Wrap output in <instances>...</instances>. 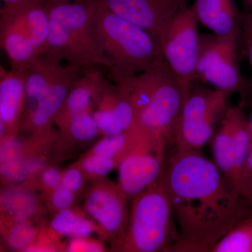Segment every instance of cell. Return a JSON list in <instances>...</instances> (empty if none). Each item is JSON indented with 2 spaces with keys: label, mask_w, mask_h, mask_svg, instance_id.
<instances>
[{
  "label": "cell",
  "mask_w": 252,
  "mask_h": 252,
  "mask_svg": "<svg viewBox=\"0 0 252 252\" xmlns=\"http://www.w3.org/2000/svg\"><path fill=\"white\" fill-rule=\"evenodd\" d=\"M241 32H243L249 63L252 71V10L242 15Z\"/></svg>",
  "instance_id": "f546056e"
},
{
  "label": "cell",
  "mask_w": 252,
  "mask_h": 252,
  "mask_svg": "<svg viewBox=\"0 0 252 252\" xmlns=\"http://www.w3.org/2000/svg\"><path fill=\"white\" fill-rule=\"evenodd\" d=\"M46 2V1H45ZM44 1H25L2 6L27 32L28 36L41 56L47 44L50 28V18Z\"/></svg>",
  "instance_id": "e0dca14e"
},
{
  "label": "cell",
  "mask_w": 252,
  "mask_h": 252,
  "mask_svg": "<svg viewBox=\"0 0 252 252\" xmlns=\"http://www.w3.org/2000/svg\"><path fill=\"white\" fill-rule=\"evenodd\" d=\"M90 180L84 192V210L98 227L99 236L112 243L125 230L130 198L106 177Z\"/></svg>",
  "instance_id": "30bf717a"
},
{
  "label": "cell",
  "mask_w": 252,
  "mask_h": 252,
  "mask_svg": "<svg viewBox=\"0 0 252 252\" xmlns=\"http://www.w3.org/2000/svg\"><path fill=\"white\" fill-rule=\"evenodd\" d=\"M26 72L12 69L0 79L1 139L15 137L21 128L26 104Z\"/></svg>",
  "instance_id": "9a60e30c"
},
{
  "label": "cell",
  "mask_w": 252,
  "mask_h": 252,
  "mask_svg": "<svg viewBox=\"0 0 252 252\" xmlns=\"http://www.w3.org/2000/svg\"><path fill=\"white\" fill-rule=\"evenodd\" d=\"M248 121L240 107H227L212 142L214 162L232 189L243 197L244 174L250 149Z\"/></svg>",
  "instance_id": "9c48e42d"
},
{
  "label": "cell",
  "mask_w": 252,
  "mask_h": 252,
  "mask_svg": "<svg viewBox=\"0 0 252 252\" xmlns=\"http://www.w3.org/2000/svg\"><path fill=\"white\" fill-rule=\"evenodd\" d=\"M59 127L64 137L78 143H89L102 135L91 111L74 116Z\"/></svg>",
  "instance_id": "603a6c76"
},
{
  "label": "cell",
  "mask_w": 252,
  "mask_h": 252,
  "mask_svg": "<svg viewBox=\"0 0 252 252\" xmlns=\"http://www.w3.org/2000/svg\"><path fill=\"white\" fill-rule=\"evenodd\" d=\"M93 115L101 134L117 135L130 130L136 124L135 110L117 84L101 74Z\"/></svg>",
  "instance_id": "4fadbf2b"
},
{
  "label": "cell",
  "mask_w": 252,
  "mask_h": 252,
  "mask_svg": "<svg viewBox=\"0 0 252 252\" xmlns=\"http://www.w3.org/2000/svg\"><path fill=\"white\" fill-rule=\"evenodd\" d=\"M86 178L89 180L104 178L118 165L116 158L102 154L88 152L77 162Z\"/></svg>",
  "instance_id": "484cf974"
},
{
  "label": "cell",
  "mask_w": 252,
  "mask_h": 252,
  "mask_svg": "<svg viewBox=\"0 0 252 252\" xmlns=\"http://www.w3.org/2000/svg\"><path fill=\"white\" fill-rule=\"evenodd\" d=\"M243 194L245 198L252 201V147H250L244 174Z\"/></svg>",
  "instance_id": "4dcf8cb0"
},
{
  "label": "cell",
  "mask_w": 252,
  "mask_h": 252,
  "mask_svg": "<svg viewBox=\"0 0 252 252\" xmlns=\"http://www.w3.org/2000/svg\"><path fill=\"white\" fill-rule=\"evenodd\" d=\"M36 221H18L1 224L4 241L10 250L26 252L42 228Z\"/></svg>",
  "instance_id": "d4e9b609"
},
{
  "label": "cell",
  "mask_w": 252,
  "mask_h": 252,
  "mask_svg": "<svg viewBox=\"0 0 252 252\" xmlns=\"http://www.w3.org/2000/svg\"><path fill=\"white\" fill-rule=\"evenodd\" d=\"M241 28L228 35L200 34L195 80L220 90L239 92L245 86L238 59Z\"/></svg>",
  "instance_id": "ba28073f"
},
{
  "label": "cell",
  "mask_w": 252,
  "mask_h": 252,
  "mask_svg": "<svg viewBox=\"0 0 252 252\" xmlns=\"http://www.w3.org/2000/svg\"><path fill=\"white\" fill-rule=\"evenodd\" d=\"M1 224L18 221H36L39 203L32 190L23 187L1 193Z\"/></svg>",
  "instance_id": "44dd1931"
},
{
  "label": "cell",
  "mask_w": 252,
  "mask_h": 252,
  "mask_svg": "<svg viewBox=\"0 0 252 252\" xmlns=\"http://www.w3.org/2000/svg\"><path fill=\"white\" fill-rule=\"evenodd\" d=\"M85 69L68 64L50 86L43 98L31 112L23 115L21 127L31 132L34 140L43 142L51 135V126L72 86Z\"/></svg>",
  "instance_id": "7c38bea8"
},
{
  "label": "cell",
  "mask_w": 252,
  "mask_h": 252,
  "mask_svg": "<svg viewBox=\"0 0 252 252\" xmlns=\"http://www.w3.org/2000/svg\"><path fill=\"white\" fill-rule=\"evenodd\" d=\"M62 175L63 172H61L58 167H46L38 174L37 177L33 179L32 182H28V185L32 186L24 188L32 190L33 187H36V189H41L45 195H47L60 187L62 180Z\"/></svg>",
  "instance_id": "4316f807"
},
{
  "label": "cell",
  "mask_w": 252,
  "mask_h": 252,
  "mask_svg": "<svg viewBox=\"0 0 252 252\" xmlns=\"http://www.w3.org/2000/svg\"><path fill=\"white\" fill-rule=\"evenodd\" d=\"M167 142L134 126L118 162L119 187L131 199L155 183L166 168Z\"/></svg>",
  "instance_id": "8992f818"
},
{
  "label": "cell",
  "mask_w": 252,
  "mask_h": 252,
  "mask_svg": "<svg viewBox=\"0 0 252 252\" xmlns=\"http://www.w3.org/2000/svg\"><path fill=\"white\" fill-rule=\"evenodd\" d=\"M233 94L194 84L184 99L174 128L171 142L175 149L200 151L213 137Z\"/></svg>",
  "instance_id": "5b68a950"
},
{
  "label": "cell",
  "mask_w": 252,
  "mask_h": 252,
  "mask_svg": "<svg viewBox=\"0 0 252 252\" xmlns=\"http://www.w3.org/2000/svg\"><path fill=\"white\" fill-rule=\"evenodd\" d=\"M243 2L248 11L252 10V0H243Z\"/></svg>",
  "instance_id": "d590c367"
},
{
  "label": "cell",
  "mask_w": 252,
  "mask_h": 252,
  "mask_svg": "<svg viewBox=\"0 0 252 252\" xmlns=\"http://www.w3.org/2000/svg\"><path fill=\"white\" fill-rule=\"evenodd\" d=\"M93 32L101 65L115 83L164 62L157 38L113 12L103 0H94Z\"/></svg>",
  "instance_id": "7a4b0ae2"
},
{
  "label": "cell",
  "mask_w": 252,
  "mask_h": 252,
  "mask_svg": "<svg viewBox=\"0 0 252 252\" xmlns=\"http://www.w3.org/2000/svg\"><path fill=\"white\" fill-rule=\"evenodd\" d=\"M247 128H248L249 139H250V147H252V118L251 119H248Z\"/></svg>",
  "instance_id": "d6a6232c"
},
{
  "label": "cell",
  "mask_w": 252,
  "mask_h": 252,
  "mask_svg": "<svg viewBox=\"0 0 252 252\" xmlns=\"http://www.w3.org/2000/svg\"><path fill=\"white\" fill-rule=\"evenodd\" d=\"M191 8L198 23L217 35H228L241 28L242 15L235 0H195Z\"/></svg>",
  "instance_id": "ac0fdd59"
},
{
  "label": "cell",
  "mask_w": 252,
  "mask_h": 252,
  "mask_svg": "<svg viewBox=\"0 0 252 252\" xmlns=\"http://www.w3.org/2000/svg\"><path fill=\"white\" fill-rule=\"evenodd\" d=\"M49 229L58 238L66 236L72 238H89L97 232V225L88 216L84 210L75 207L64 209L55 213L49 222Z\"/></svg>",
  "instance_id": "7402d4cb"
},
{
  "label": "cell",
  "mask_w": 252,
  "mask_h": 252,
  "mask_svg": "<svg viewBox=\"0 0 252 252\" xmlns=\"http://www.w3.org/2000/svg\"><path fill=\"white\" fill-rule=\"evenodd\" d=\"M0 43L11 64V68L26 71L39 55L27 32L14 17L0 10Z\"/></svg>",
  "instance_id": "2e32d148"
},
{
  "label": "cell",
  "mask_w": 252,
  "mask_h": 252,
  "mask_svg": "<svg viewBox=\"0 0 252 252\" xmlns=\"http://www.w3.org/2000/svg\"><path fill=\"white\" fill-rule=\"evenodd\" d=\"M89 238H72L65 248L67 252H86Z\"/></svg>",
  "instance_id": "1f68e13d"
},
{
  "label": "cell",
  "mask_w": 252,
  "mask_h": 252,
  "mask_svg": "<svg viewBox=\"0 0 252 252\" xmlns=\"http://www.w3.org/2000/svg\"><path fill=\"white\" fill-rule=\"evenodd\" d=\"M198 23L191 6L185 1L158 38L162 59L177 79L184 99L196 81L200 51Z\"/></svg>",
  "instance_id": "52a82bcc"
},
{
  "label": "cell",
  "mask_w": 252,
  "mask_h": 252,
  "mask_svg": "<svg viewBox=\"0 0 252 252\" xmlns=\"http://www.w3.org/2000/svg\"><path fill=\"white\" fill-rule=\"evenodd\" d=\"M77 194L60 186L46 195L48 209L54 215L56 212L74 206L77 200Z\"/></svg>",
  "instance_id": "83f0119b"
},
{
  "label": "cell",
  "mask_w": 252,
  "mask_h": 252,
  "mask_svg": "<svg viewBox=\"0 0 252 252\" xmlns=\"http://www.w3.org/2000/svg\"><path fill=\"white\" fill-rule=\"evenodd\" d=\"M164 179L180 232L171 252H212L252 212V201L235 192L200 151L175 149Z\"/></svg>",
  "instance_id": "6da1fadb"
},
{
  "label": "cell",
  "mask_w": 252,
  "mask_h": 252,
  "mask_svg": "<svg viewBox=\"0 0 252 252\" xmlns=\"http://www.w3.org/2000/svg\"><path fill=\"white\" fill-rule=\"evenodd\" d=\"M87 180L85 174L79 164L71 165L63 172L61 187L69 189L74 193L80 194L85 188Z\"/></svg>",
  "instance_id": "f1b7e54d"
},
{
  "label": "cell",
  "mask_w": 252,
  "mask_h": 252,
  "mask_svg": "<svg viewBox=\"0 0 252 252\" xmlns=\"http://www.w3.org/2000/svg\"><path fill=\"white\" fill-rule=\"evenodd\" d=\"M123 234L112 250L125 252H171L180 232L164 175L134 196Z\"/></svg>",
  "instance_id": "3957f363"
},
{
  "label": "cell",
  "mask_w": 252,
  "mask_h": 252,
  "mask_svg": "<svg viewBox=\"0 0 252 252\" xmlns=\"http://www.w3.org/2000/svg\"><path fill=\"white\" fill-rule=\"evenodd\" d=\"M94 1L83 4L46 0L49 34L41 56L59 63L65 61L85 70L101 65L93 32Z\"/></svg>",
  "instance_id": "277c9868"
},
{
  "label": "cell",
  "mask_w": 252,
  "mask_h": 252,
  "mask_svg": "<svg viewBox=\"0 0 252 252\" xmlns=\"http://www.w3.org/2000/svg\"><path fill=\"white\" fill-rule=\"evenodd\" d=\"M61 63L39 56L26 72V104L25 114L31 112L43 98L61 72Z\"/></svg>",
  "instance_id": "ffe728a7"
},
{
  "label": "cell",
  "mask_w": 252,
  "mask_h": 252,
  "mask_svg": "<svg viewBox=\"0 0 252 252\" xmlns=\"http://www.w3.org/2000/svg\"><path fill=\"white\" fill-rule=\"evenodd\" d=\"M4 2V4H15V3L21 2L25 1H40L45 2L46 0H1Z\"/></svg>",
  "instance_id": "836d02e7"
},
{
  "label": "cell",
  "mask_w": 252,
  "mask_h": 252,
  "mask_svg": "<svg viewBox=\"0 0 252 252\" xmlns=\"http://www.w3.org/2000/svg\"><path fill=\"white\" fill-rule=\"evenodd\" d=\"M212 252H252V212L233 227Z\"/></svg>",
  "instance_id": "cb8c5ba5"
},
{
  "label": "cell",
  "mask_w": 252,
  "mask_h": 252,
  "mask_svg": "<svg viewBox=\"0 0 252 252\" xmlns=\"http://www.w3.org/2000/svg\"><path fill=\"white\" fill-rule=\"evenodd\" d=\"M101 74L95 67L84 71L66 96L55 118L54 124L60 127L74 116L89 111L93 112Z\"/></svg>",
  "instance_id": "d6986e66"
},
{
  "label": "cell",
  "mask_w": 252,
  "mask_h": 252,
  "mask_svg": "<svg viewBox=\"0 0 252 252\" xmlns=\"http://www.w3.org/2000/svg\"><path fill=\"white\" fill-rule=\"evenodd\" d=\"M51 1H76V2L83 3V4H90V3H92L94 0H51Z\"/></svg>",
  "instance_id": "e575fe53"
},
{
  "label": "cell",
  "mask_w": 252,
  "mask_h": 252,
  "mask_svg": "<svg viewBox=\"0 0 252 252\" xmlns=\"http://www.w3.org/2000/svg\"><path fill=\"white\" fill-rule=\"evenodd\" d=\"M103 1L113 12L149 32L158 40L185 0Z\"/></svg>",
  "instance_id": "5bb4252c"
},
{
  "label": "cell",
  "mask_w": 252,
  "mask_h": 252,
  "mask_svg": "<svg viewBox=\"0 0 252 252\" xmlns=\"http://www.w3.org/2000/svg\"><path fill=\"white\" fill-rule=\"evenodd\" d=\"M183 100L180 85L165 63L148 104L136 117V124L167 143L171 142Z\"/></svg>",
  "instance_id": "8fae6325"
}]
</instances>
